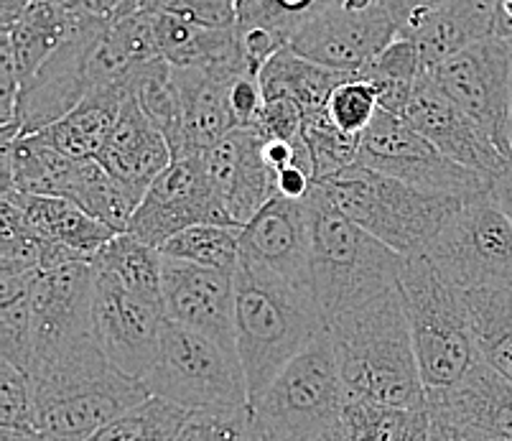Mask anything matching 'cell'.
<instances>
[{
    "label": "cell",
    "mask_w": 512,
    "mask_h": 441,
    "mask_svg": "<svg viewBox=\"0 0 512 441\" xmlns=\"http://www.w3.org/2000/svg\"><path fill=\"white\" fill-rule=\"evenodd\" d=\"M34 429L57 441H90L107 424L151 398L102 355L95 337L36 357L29 370Z\"/></svg>",
    "instance_id": "1"
},
{
    "label": "cell",
    "mask_w": 512,
    "mask_h": 441,
    "mask_svg": "<svg viewBox=\"0 0 512 441\" xmlns=\"http://www.w3.org/2000/svg\"><path fill=\"white\" fill-rule=\"evenodd\" d=\"M349 401L395 408L426 406L411 324L400 286L327 324Z\"/></svg>",
    "instance_id": "2"
},
{
    "label": "cell",
    "mask_w": 512,
    "mask_h": 441,
    "mask_svg": "<svg viewBox=\"0 0 512 441\" xmlns=\"http://www.w3.org/2000/svg\"><path fill=\"white\" fill-rule=\"evenodd\" d=\"M324 332L327 322L309 289L240 258L235 271V345L250 401Z\"/></svg>",
    "instance_id": "3"
},
{
    "label": "cell",
    "mask_w": 512,
    "mask_h": 441,
    "mask_svg": "<svg viewBox=\"0 0 512 441\" xmlns=\"http://www.w3.org/2000/svg\"><path fill=\"white\" fill-rule=\"evenodd\" d=\"M309 215L311 291L324 322L398 286L403 255L344 215L316 184L304 199Z\"/></svg>",
    "instance_id": "4"
},
{
    "label": "cell",
    "mask_w": 512,
    "mask_h": 441,
    "mask_svg": "<svg viewBox=\"0 0 512 441\" xmlns=\"http://www.w3.org/2000/svg\"><path fill=\"white\" fill-rule=\"evenodd\" d=\"M398 286L426 393L446 391L479 360L464 291L428 255H411L403 261Z\"/></svg>",
    "instance_id": "5"
},
{
    "label": "cell",
    "mask_w": 512,
    "mask_h": 441,
    "mask_svg": "<svg viewBox=\"0 0 512 441\" xmlns=\"http://www.w3.org/2000/svg\"><path fill=\"white\" fill-rule=\"evenodd\" d=\"M347 217L403 258L431 248L464 199L423 192L355 164L319 184Z\"/></svg>",
    "instance_id": "6"
},
{
    "label": "cell",
    "mask_w": 512,
    "mask_h": 441,
    "mask_svg": "<svg viewBox=\"0 0 512 441\" xmlns=\"http://www.w3.org/2000/svg\"><path fill=\"white\" fill-rule=\"evenodd\" d=\"M347 388L329 332L293 357L250 401L253 416L286 441H319L344 426Z\"/></svg>",
    "instance_id": "7"
},
{
    "label": "cell",
    "mask_w": 512,
    "mask_h": 441,
    "mask_svg": "<svg viewBox=\"0 0 512 441\" xmlns=\"http://www.w3.org/2000/svg\"><path fill=\"white\" fill-rule=\"evenodd\" d=\"M143 383L151 396L184 411L250 406L248 378L237 350L169 319L161 332L156 365Z\"/></svg>",
    "instance_id": "8"
},
{
    "label": "cell",
    "mask_w": 512,
    "mask_h": 441,
    "mask_svg": "<svg viewBox=\"0 0 512 441\" xmlns=\"http://www.w3.org/2000/svg\"><path fill=\"white\" fill-rule=\"evenodd\" d=\"M462 291L477 286H512V220L495 192L464 199L426 253Z\"/></svg>",
    "instance_id": "9"
},
{
    "label": "cell",
    "mask_w": 512,
    "mask_h": 441,
    "mask_svg": "<svg viewBox=\"0 0 512 441\" xmlns=\"http://www.w3.org/2000/svg\"><path fill=\"white\" fill-rule=\"evenodd\" d=\"M357 164L423 192L459 199L490 192L495 181L451 161L406 118L388 110H377L375 120L362 136Z\"/></svg>",
    "instance_id": "10"
},
{
    "label": "cell",
    "mask_w": 512,
    "mask_h": 441,
    "mask_svg": "<svg viewBox=\"0 0 512 441\" xmlns=\"http://www.w3.org/2000/svg\"><path fill=\"white\" fill-rule=\"evenodd\" d=\"M510 41L500 36L472 44L446 62L431 67V77L451 100L477 120L505 159H512L510 143Z\"/></svg>",
    "instance_id": "11"
},
{
    "label": "cell",
    "mask_w": 512,
    "mask_h": 441,
    "mask_svg": "<svg viewBox=\"0 0 512 441\" xmlns=\"http://www.w3.org/2000/svg\"><path fill=\"white\" fill-rule=\"evenodd\" d=\"M164 324L166 314L161 301L130 294L95 271L92 332L102 355L115 368L130 378H146L158 360Z\"/></svg>",
    "instance_id": "12"
},
{
    "label": "cell",
    "mask_w": 512,
    "mask_h": 441,
    "mask_svg": "<svg viewBox=\"0 0 512 441\" xmlns=\"http://www.w3.org/2000/svg\"><path fill=\"white\" fill-rule=\"evenodd\" d=\"M398 34V21L383 3H375L367 11L334 6L306 18L293 31L288 46L321 67L362 74L390 41L398 39Z\"/></svg>",
    "instance_id": "13"
},
{
    "label": "cell",
    "mask_w": 512,
    "mask_h": 441,
    "mask_svg": "<svg viewBox=\"0 0 512 441\" xmlns=\"http://www.w3.org/2000/svg\"><path fill=\"white\" fill-rule=\"evenodd\" d=\"M207 222L232 225L214 194L202 156H181L153 181L138 210L133 212L128 232L153 248H161L186 227Z\"/></svg>",
    "instance_id": "14"
},
{
    "label": "cell",
    "mask_w": 512,
    "mask_h": 441,
    "mask_svg": "<svg viewBox=\"0 0 512 441\" xmlns=\"http://www.w3.org/2000/svg\"><path fill=\"white\" fill-rule=\"evenodd\" d=\"M92 304H95L92 261H69L36 273L29 289L34 360L95 337Z\"/></svg>",
    "instance_id": "15"
},
{
    "label": "cell",
    "mask_w": 512,
    "mask_h": 441,
    "mask_svg": "<svg viewBox=\"0 0 512 441\" xmlns=\"http://www.w3.org/2000/svg\"><path fill=\"white\" fill-rule=\"evenodd\" d=\"M105 26H95L64 41L39 67L34 77L23 82L18 95V131L21 136L39 133L62 120L85 100L97 85L92 69V49Z\"/></svg>",
    "instance_id": "16"
},
{
    "label": "cell",
    "mask_w": 512,
    "mask_h": 441,
    "mask_svg": "<svg viewBox=\"0 0 512 441\" xmlns=\"http://www.w3.org/2000/svg\"><path fill=\"white\" fill-rule=\"evenodd\" d=\"M212 189L227 220L245 227L278 197V174L265 159V138L255 128H237L202 153Z\"/></svg>",
    "instance_id": "17"
},
{
    "label": "cell",
    "mask_w": 512,
    "mask_h": 441,
    "mask_svg": "<svg viewBox=\"0 0 512 441\" xmlns=\"http://www.w3.org/2000/svg\"><path fill=\"white\" fill-rule=\"evenodd\" d=\"M403 118L416 128L418 133L434 143L444 156L456 161L464 169H472L477 174L495 179L510 159L502 156L500 148L492 143V138L477 125V120L469 118L431 77V72H423L413 90Z\"/></svg>",
    "instance_id": "18"
},
{
    "label": "cell",
    "mask_w": 512,
    "mask_h": 441,
    "mask_svg": "<svg viewBox=\"0 0 512 441\" xmlns=\"http://www.w3.org/2000/svg\"><path fill=\"white\" fill-rule=\"evenodd\" d=\"M164 314L169 322L235 345V271L164 258Z\"/></svg>",
    "instance_id": "19"
},
{
    "label": "cell",
    "mask_w": 512,
    "mask_h": 441,
    "mask_svg": "<svg viewBox=\"0 0 512 441\" xmlns=\"http://www.w3.org/2000/svg\"><path fill=\"white\" fill-rule=\"evenodd\" d=\"M240 258L311 291L309 215L304 199L278 194L265 204L240 230Z\"/></svg>",
    "instance_id": "20"
},
{
    "label": "cell",
    "mask_w": 512,
    "mask_h": 441,
    "mask_svg": "<svg viewBox=\"0 0 512 441\" xmlns=\"http://www.w3.org/2000/svg\"><path fill=\"white\" fill-rule=\"evenodd\" d=\"M97 161L120 187L128 189L141 202L153 181L171 166L174 151L164 133L158 131L141 105L128 95L123 113Z\"/></svg>",
    "instance_id": "21"
},
{
    "label": "cell",
    "mask_w": 512,
    "mask_h": 441,
    "mask_svg": "<svg viewBox=\"0 0 512 441\" xmlns=\"http://www.w3.org/2000/svg\"><path fill=\"white\" fill-rule=\"evenodd\" d=\"M497 0H446L444 6L413 18L400 29L416 44L423 67L446 62L472 44L495 36Z\"/></svg>",
    "instance_id": "22"
},
{
    "label": "cell",
    "mask_w": 512,
    "mask_h": 441,
    "mask_svg": "<svg viewBox=\"0 0 512 441\" xmlns=\"http://www.w3.org/2000/svg\"><path fill=\"white\" fill-rule=\"evenodd\" d=\"M174 72L184 100V138L174 159L202 156L227 133L237 131L235 115L230 110V82L237 74L250 72L197 67H174Z\"/></svg>",
    "instance_id": "23"
},
{
    "label": "cell",
    "mask_w": 512,
    "mask_h": 441,
    "mask_svg": "<svg viewBox=\"0 0 512 441\" xmlns=\"http://www.w3.org/2000/svg\"><path fill=\"white\" fill-rule=\"evenodd\" d=\"M151 18L158 57L174 67L250 72L237 26H202L166 13H151Z\"/></svg>",
    "instance_id": "24"
},
{
    "label": "cell",
    "mask_w": 512,
    "mask_h": 441,
    "mask_svg": "<svg viewBox=\"0 0 512 441\" xmlns=\"http://www.w3.org/2000/svg\"><path fill=\"white\" fill-rule=\"evenodd\" d=\"M426 406L512 441V383L487 362H474L469 373L446 391H428Z\"/></svg>",
    "instance_id": "25"
},
{
    "label": "cell",
    "mask_w": 512,
    "mask_h": 441,
    "mask_svg": "<svg viewBox=\"0 0 512 441\" xmlns=\"http://www.w3.org/2000/svg\"><path fill=\"white\" fill-rule=\"evenodd\" d=\"M3 199H11L23 210L29 225L39 232L49 243L64 245L74 253L95 258L110 240L118 235L113 227H107L90 212H85L72 199L46 197V194H0Z\"/></svg>",
    "instance_id": "26"
},
{
    "label": "cell",
    "mask_w": 512,
    "mask_h": 441,
    "mask_svg": "<svg viewBox=\"0 0 512 441\" xmlns=\"http://www.w3.org/2000/svg\"><path fill=\"white\" fill-rule=\"evenodd\" d=\"M125 97V85L95 87L77 108L39 133L72 159H97L123 113Z\"/></svg>",
    "instance_id": "27"
},
{
    "label": "cell",
    "mask_w": 512,
    "mask_h": 441,
    "mask_svg": "<svg viewBox=\"0 0 512 441\" xmlns=\"http://www.w3.org/2000/svg\"><path fill=\"white\" fill-rule=\"evenodd\" d=\"M349 77L355 74L321 67L296 54L291 46H283L260 72V90L265 100L288 97L299 105L304 118H311V115L327 113L332 92Z\"/></svg>",
    "instance_id": "28"
},
{
    "label": "cell",
    "mask_w": 512,
    "mask_h": 441,
    "mask_svg": "<svg viewBox=\"0 0 512 441\" xmlns=\"http://www.w3.org/2000/svg\"><path fill=\"white\" fill-rule=\"evenodd\" d=\"M479 360L512 383V286L464 291Z\"/></svg>",
    "instance_id": "29"
},
{
    "label": "cell",
    "mask_w": 512,
    "mask_h": 441,
    "mask_svg": "<svg viewBox=\"0 0 512 441\" xmlns=\"http://www.w3.org/2000/svg\"><path fill=\"white\" fill-rule=\"evenodd\" d=\"M92 266L130 294L164 304V253L143 243L133 232H118L92 258Z\"/></svg>",
    "instance_id": "30"
},
{
    "label": "cell",
    "mask_w": 512,
    "mask_h": 441,
    "mask_svg": "<svg viewBox=\"0 0 512 441\" xmlns=\"http://www.w3.org/2000/svg\"><path fill=\"white\" fill-rule=\"evenodd\" d=\"M125 92L141 105L158 131L164 133L176 156L184 138V100H181L174 64L161 57L138 64L125 80Z\"/></svg>",
    "instance_id": "31"
},
{
    "label": "cell",
    "mask_w": 512,
    "mask_h": 441,
    "mask_svg": "<svg viewBox=\"0 0 512 441\" xmlns=\"http://www.w3.org/2000/svg\"><path fill=\"white\" fill-rule=\"evenodd\" d=\"M64 199H72L82 210L90 212L115 232H128L133 212L138 210V199L120 187L113 176L102 169L97 159H79L72 171Z\"/></svg>",
    "instance_id": "32"
},
{
    "label": "cell",
    "mask_w": 512,
    "mask_h": 441,
    "mask_svg": "<svg viewBox=\"0 0 512 441\" xmlns=\"http://www.w3.org/2000/svg\"><path fill=\"white\" fill-rule=\"evenodd\" d=\"M423 72L426 67H423L416 44L406 36H398L372 59V64L360 77L375 85L380 110H388V113L403 118Z\"/></svg>",
    "instance_id": "33"
},
{
    "label": "cell",
    "mask_w": 512,
    "mask_h": 441,
    "mask_svg": "<svg viewBox=\"0 0 512 441\" xmlns=\"http://www.w3.org/2000/svg\"><path fill=\"white\" fill-rule=\"evenodd\" d=\"M349 441H428L431 413L423 408H395L349 401L344 413Z\"/></svg>",
    "instance_id": "34"
},
{
    "label": "cell",
    "mask_w": 512,
    "mask_h": 441,
    "mask_svg": "<svg viewBox=\"0 0 512 441\" xmlns=\"http://www.w3.org/2000/svg\"><path fill=\"white\" fill-rule=\"evenodd\" d=\"M240 230L232 225H194L181 230L171 240L161 245L164 258L194 263L204 268L220 271H237L240 266Z\"/></svg>",
    "instance_id": "35"
},
{
    "label": "cell",
    "mask_w": 512,
    "mask_h": 441,
    "mask_svg": "<svg viewBox=\"0 0 512 441\" xmlns=\"http://www.w3.org/2000/svg\"><path fill=\"white\" fill-rule=\"evenodd\" d=\"M189 411L151 396L141 406L130 408L113 424H107L90 441H174Z\"/></svg>",
    "instance_id": "36"
},
{
    "label": "cell",
    "mask_w": 512,
    "mask_h": 441,
    "mask_svg": "<svg viewBox=\"0 0 512 441\" xmlns=\"http://www.w3.org/2000/svg\"><path fill=\"white\" fill-rule=\"evenodd\" d=\"M304 143L314 164L316 184H321L357 164L362 136L339 131L329 113H319L304 118Z\"/></svg>",
    "instance_id": "37"
},
{
    "label": "cell",
    "mask_w": 512,
    "mask_h": 441,
    "mask_svg": "<svg viewBox=\"0 0 512 441\" xmlns=\"http://www.w3.org/2000/svg\"><path fill=\"white\" fill-rule=\"evenodd\" d=\"M377 110H380V100H377V90L370 80L355 74L344 80L337 90L332 92L327 105V113L332 123L339 131L349 133V136H365V131L375 120Z\"/></svg>",
    "instance_id": "38"
},
{
    "label": "cell",
    "mask_w": 512,
    "mask_h": 441,
    "mask_svg": "<svg viewBox=\"0 0 512 441\" xmlns=\"http://www.w3.org/2000/svg\"><path fill=\"white\" fill-rule=\"evenodd\" d=\"M253 408H212L189 411L174 441H248Z\"/></svg>",
    "instance_id": "39"
},
{
    "label": "cell",
    "mask_w": 512,
    "mask_h": 441,
    "mask_svg": "<svg viewBox=\"0 0 512 441\" xmlns=\"http://www.w3.org/2000/svg\"><path fill=\"white\" fill-rule=\"evenodd\" d=\"M0 429H34L29 373L0 357Z\"/></svg>",
    "instance_id": "40"
},
{
    "label": "cell",
    "mask_w": 512,
    "mask_h": 441,
    "mask_svg": "<svg viewBox=\"0 0 512 441\" xmlns=\"http://www.w3.org/2000/svg\"><path fill=\"white\" fill-rule=\"evenodd\" d=\"M141 11L166 13L202 26H237L235 0H141Z\"/></svg>",
    "instance_id": "41"
},
{
    "label": "cell",
    "mask_w": 512,
    "mask_h": 441,
    "mask_svg": "<svg viewBox=\"0 0 512 441\" xmlns=\"http://www.w3.org/2000/svg\"><path fill=\"white\" fill-rule=\"evenodd\" d=\"M255 131L263 138H276V141H301L304 138V113L288 97L265 100Z\"/></svg>",
    "instance_id": "42"
},
{
    "label": "cell",
    "mask_w": 512,
    "mask_h": 441,
    "mask_svg": "<svg viewBox=\"0 0 512 441\" xmlns=\"http://www.w3.org/2000/svg\"><path fill=\"white\" fill-rule=\"evenodd\" d=\"M431 413V434L428 441H505L500 436L490 434V431L477 429L474 424L464 419H456L446 411H436V408H428Z\"/></svg>",
    "instance_id": "43"
},
{
    "label": "cell",
    "mask_w": 512,
    "mask_h": 441,
    "mask_svg": "<svg viewBox=\"0 0 512 441\" xmlns=\"http://www.w3.org/2000/svg\"><path fill=\"white\" fill-rule=\"evenodd\" d=\"M385 8H388L390 16L398 21V26L403 29L406 23H411L413 18L423 16V13L434 11V8L444 6L446 0H380Z\"/></svg>",
    "instance_id": "44"
},
{
    "label": "cell",
    "mask_w": 512,
    "mask_h": 441,
    "mask_svg": "<svg viewBox=\"0 0 512 441\" xmlns=\"http://www.w3.org/2000/svg\"><path fill=\"white\" fill-rule=\"evenodd\" d=\"M492 192H495L497 202L502 204L505 215L512 220V159L507 161L505 169L495 176V181H492Z\"/></svg>",
    "instance_id": "45"
},
{
    "label": "cell",
    "mask_w": 512,
    "mask_h": 441,
    "mask_svg": "<svg viewBox=\"0 0 512 441\" xmlns=\"http://www.w3.org/2000/svg\"><path fill=\"white\" fill-rule=\"evenodd\" d=\"M34 0H0V23H3V31H8L23 13L29 11V6Z\"/></svg>",
    "instance_id": "46"
},
{
    "label": "cell",
    "mask_w": 512,
    "mask_h": 441,
    "mask_svg": "<svg viewBox=\"0 0 512 441\" xmlns=\"http://www.w3.org/2000/svg\"><path fill=\"white\" fill-rule=\"evenodd\" d=\"M495 36L512 41V0H497Z\"/></svg>",
    "instance_id": "47"
},
{
    "label": "cell",
    "mask_w": 512,
    "mask_h": 441,
    "mask_svg": "<svg viewBox=\"0 0 512 441\" xmlns=\"http://www.w3.org/2000/svg\"><path fill=\"white\" fill-rule=\"evenodd\" d=\"M0 441H57L36 429H0Z\"/></svg>",
    "instance_id": "48"
},
{
    "label": "cell",
    "mask_w": 512,
    "mask_h": 441,
    "mask_svg": "<svg viewBox=\"0 0 512 441\" xmlns=\"http://www.w3.org/2000/svg\"><path fill=\"white\" fill-rule=\"evenodd\" d=\"M248 441H286V439H283V436H278L273 429H268L265 424H260V421L253 416V426H250Z\"/></svg>",
    "instance_id": "49"
},
{
    "label": "cell",
    "mask_w": 512,
    "mask_h": 441,
    "mask_svg": "<svg viewBox=\"0 0 512 441\" xmlns=\"http://www.w3.org/2000/svg\"><path fill=\"white\" fill-rule=\"evenodd\" d=\"M319 441H349V434H347V426H342V429L332 431V434H327L324 439Z\"/></svg>",
    "instance_id": "50"
},
{
    "label": "cell",
    "mask_w": 512,
    "mask_h": 441,
    "mask_svg": "<svg viewBox=\"0 0 512 441\" xmlns=\"http://www.w3.org/2000/svg\"><path fill=\"white\" fill-rule=\"evenodd\" d=\"M334 6H344V0H319V11H324V8H334Z\"/></svg>",
    "instance_id": "51"
},
{
    "label": "cell",
    "mask_w": 512,
    "mask_h": 441,
    "mask_svg": "<svg viewBox=\"0 0 512 441\" xmlns=\"http://www.w3.org/2000/svg\"><path fill=\"white\" fill-rule=\"evenodd\" d=\"M510 59H512V41H510ZM510 143H512V69H510Z\"/></svg>",
    "instance_id": "52"
},
{
    "label": "cell",
    "mask_w": 512,
    "mask_h": 441,
    "mask_svg": "<svg viewBox=\"0 0 512 441\" xmlns=\"http://www.w3.org/2000/svg\"><path fill=\"white\" fill-rule=\"evenodd\" d=\"M377 3H380V0H377Z\"/></svg>",
    "instance_id": "53"
},
{
    "label": "cell",
    "mask_w": 512,
    "mask_h": 441,
    "mask_svg": "<svg viewBox=\"0 0 512 441\" xmlns=\"http://www.w3.org/2000/svg\"><path fill=\"white\" fill-rule=\"evenodd\" d=\"M235 3H237V0H235Z\"/></svg>",
    "instance_id": "54"
}]
</instances>
